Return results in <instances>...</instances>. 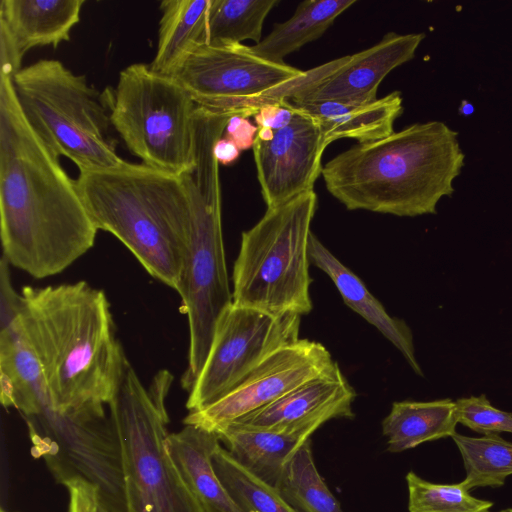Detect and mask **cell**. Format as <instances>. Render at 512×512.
<instances>
[{
    "mask_svg": "<svg viewBox=\"0 0 512 512\" xmlns=\"http://www.w3.org/2000/svg\"><path fill=\"white\" fill-rule=\"evenodd\" d=\"M84 0H2L0 2V75L13 77L32 48L70 40Z\"/></svg>",
    "mask_w": 512,
    "mask_h": 512,
    "instance_id": "cell-16",
    "label": "cell"
},
{
    "mask_svg": "<svg viewBox=\"0 0 512 512\" xmlns=\"http://www.w3.org/2000/svg\"><path fill=\"white\" fill-rule=\"evenodd\" d=\"M75 181L96 228L114 235L152 277L178 292L192 227L183 175L126 161L79 171Z\"/></svg>",
    "mask_w": 512,
    "mask_h": 512,
    "instance_id": "cell-4",
    "label": "cell"
},
{
    "mask_svg": "<svg viewBox=\"0 0 512 512\" xmlns=\"http://www.w3.org/2000/svg\"><path fill=\"white\" fill-rule=\"evenodd\" d=\"M24 419L32 456L44 460L57 483L88 481L108 512H128L122 450L108 408L62 413L48 404Z\"/></svg>",
    "mask_w": 512,
    "mask_h": 512,
    "instance_id": "cell-10",
    "label": "cell"
},
{
    "mask_svg": "<svg viewBox=\"0 0 512 512\" xmlns=\"http://www.w3.org/2000/svg\"><path fill=\"white\" fill-rule=\"evenodd\" d=\"M112 127L146 166L175 175L193 165L197 104L173 78L134 63L106 93Z\"/></svg>",
    "mask_w": 512,
    "mask_h": 512,
    "instance_id": "cell-9",
    "label": "cell"
},
{
    "mask_svg": "<svg viewBox=\"0 0 512 512\" xmlns=\"http://www.w3.org/2000/svg\"><path fill=\"white\" fill-rule=\"evenodd\" d=\"M286 103L316 121L326 146L338 139L366 143L389 136L394 132L395 120L403 112V98L399 91L370 102Z\"/></svg>",
    "mask_w": 512,
    "mask_h": 512,
    "instance_id": "cell-18",
    "label": "cell"
},
{
    "mask_svg": "<svg viewBox=\"0 0 512 512\" xmlns=\"http://www.w3.org/2000/svg\"><path fill=\"white\" fill-rule=\"evenodd\" d=\"M0 399L23 417L49 396L41 366L24 337L20 324L0 334Z\"/></svg>",
    "mask_w": 512,
    "mask_h": 512,
    "instance_id": "cell-24",
    "label": "cell"
},
{
    "mask_svg": "<svg viewBox=\"0 0 512 512\" xmlns=\"http://www.w3.org/2000/svg\"><path fill=\"white\" fill-rule=\"evenodd\" d=\"M458 423L483 435L512 433V413L491 405L484 394L460 398L456 402Z\"/></svg>",
    "mask_w": 512,
    "mask_h": 512,
    "instance_id": "cell-31",
    "label": "cell"
},
{
    "mask_svg": "<svg viewBox=\"0 0 512 512\" xmlns=\"http://www.w3.org/2000/svg\"><path fill=\"white\" fill-rule=\"evenodd\" d=\"M305 71L253 54L247 45H199L172 76L201 107L254 116L280 103Z\"/></svg>",
    "mask_w": 512,
    "mask_h": 512,
    "instance_id": "cell-11",
    "label": "cell"
},
{
    "mask_svg": "<svg viewBox=\"0 0 512 512\" xmlns=\"http://www.w3.org/2000/svg\"><path fill=\"white\" fill-rule=\"evenodd\" d=\"M452 439L460 451L466 471L462 482L469 490L499 488L512 475V442L498 434L469 437L456 433Z\"/></svg>",
    "mask_w": 512,
    "mask_h": 512,
    "instance_id": "cell-28",
    "label": "cell"
},
{
    "mask_svg": "<svg viewBox=\"0 0 512 512\" xmlns=\"http://www.w3.org/2000/svg\"><path fill=\"white\" fill-rule=\"evenodd\" d=\"M278 0H211L206 44H242L261 41L262 28Z\"/></svg>",
    "mask_w": 512,
    "mask_h": 512,
    "instance_id": "cell-27",
    "label": "cell"
},
{
    "mask_svg": "<svg viewBox=\"0 0 512 512\" xmlns=\"http://www.w3.org/2000/svg\"><path fill=\"white\" fill-rule=\"evenodd\" d=\"M0 512H7V511H6V510H4V509H1V511H0Z\"/></svg>",
    "mask_w": 512,
    "mask_h": 512,
    "instance_id": "cell-38",
    "label": "cell"
},
{
    "mask_svg": "<svg viewBox=\"0 0 512 512\" xmlns=\"http://www.w3.org/2000/svg\"><path fill=\"white\" fill-rule=\"evenodd\" d=\"M337 365L324 345L299 339L271 354L219 400L189 412L183 423L216 433Z\"/></svg>",
    "mask_w": 512,
    "mask_h": 512,
    "instance_id": "cell-13",
    "label": "cell"
},
{
    "mask_svg": "<svg viewBox=\"0 0 512 512\" xmlns=\"http://www.w3.org/2000/svg\"><path fill=\"white\" fill-rule=\"evenodd\" d=\"M297 111L285 102L268 104L261 107L254 115L258 128L279 130L289 125Z\"/></svg>",
    "mask_w": 512,
    "mask_h": 512,
    "instance_id": "cell-34",
    "label": "cell"
},
{
    "mask_svg": "<svg viewBox=\"0 0 512 512\" xmlns=\"http://www.w3.org/2000/svg\"><path fill=\"white\" fill-rule=\"evenodd\" d=\"M309 257L333 281L344 303L373 325L402 353L414 372L423 376L409 326L402 319L390 316L361 279L336 258L313 232L309 237Z\"/></svg>",
    "mask_w": 512,
    "mask_h": 512,
    "instance_id": "cell-19",
    "label": "cell"
},
{
    "mask_svg": "<svg viewBox=\"0 0 512 512\" xmlns=\"http://www.w3.org/2000/svg\"><path fill=\"white\" fill-rule=\"evenodd\" d=\"M424 38V33L389 32L370 48L305 71L294 91L282 101L290 104L374 101L382 80L393 69L413 59Z\"/></svg>",
    "mask_w": 512,
    "mask_h": 512,
    "instance_id": "cell-14",
    "label": "cell"
},
{
    "mask_svg": "<svg viewBox=\"0 0 512 512\" xmlns=\"http://www.w3.org/2000/svg\"><path fill=\"white\" fill-rule=\"evenodd\" d=\"M355 0H305L286 21L275 23L271 32L249 50L265 60L283 64L284 58L320 38L335 19Z\"/></svg>",
    "mask_w": 512,
    "mask_h": 512,
    "instance_id": "cell-25",
    "label": "cell"
},
{
    "mask_svg": "<svg viewBox=\"0 0 512 512\" xmlns=\"http://www.w3.org/2000/svg\"><path fill=\"white\" fill-rule=\"evenodd\" d=\"M458 132L441 121L415 123L358 143L322 167L328 192L348 210L395 216L435 214L465 164Z\"/></svg>",
    "mask_w": 512,
    "mask_h": 512,
    "instance_id": "cell-3",
    "label": "cell"
},
{
    "mask_svg": "<svg viewBox=\"0 0 512 512\" xmlns=\"http://www.w3.org/2000/svg\"><path fill=\"white\" fill-rule=\"evenodd\" d=\"M99 230L75 179L27 123L12 77L0 75L2 256L36 279L61 273L94 245Z\"/></svg>",
    "mask_w": 512,
    "mask_h": 512,
    "instance_id": "cell-1",
    "label": "cell"
},
{
    "mask_svg": "<svg viewBox=\"0 0 512 512\" xmlns=\"http://www.w3.org/2000/svg\"><path fill=\"white\" fill-rule=\"evenodd\" d=\"M248 118L243 114L232 115L223 134V137L232 141L240 151L253 147L258 131V127L254 126Z\"/></svg>",
    "mask_w": 512,
    "mask_h": 512,
    "instance_id": "cell-35",
    "label": "cell"
},
{
    "mask_svg": "<svg viewBox=\"0 0 512 512\" xmlns=\"http://www.w3.org/2000/svg\"><path fill=\"white\" fill-rule=\"evenodd\" d=\"M211 0H164L160 3L157 49L150 68L172 77L188 56L206 43Z\"/></svg>",
    "mask_w": 512,
    "mask_h": 512,
    "instance_id": "cell-22",
    "label": "cell"
},
{
    "mask_svg": "<svg viewBox=\"0 0 512 512\" xmlns=\"http://www.w3.org/2000/svg\"><path fill=\"white\" fill-rule=\"evenodd\" d=\"M231 114L198 106L194 113V154L183 174L192 206V227L178 294L188 317V361L180 383L188 393L210 350L216 324L233 304L222 233L219 163L214 145Z\"/></svg>",
    "mask_w": 512,
    "mask_h": 512,
    "instance_id": "cell-5",
    "label": "cell"
},
{
    "mask_svg": "<svg viewBox=\"0 0 512 512\" xmlns=\"http://www.w3.org/2000/svg\"><path fill=\"white\" fill-rule=\"evenodd\" d=\"M499 512H512V508L503 509L500 510Z\"/></svg>",
    "mask_w": 512,
    "mask_h": 512,
    "instance_id": "cell-37",
    "label": "cell"
},
{
    "mask_svg": "<svg viewBox=\"0 0 512 512\" xmlns=\"http://www.w3.org/2000/svg\"><path fill=\"white\" fill-rule=\"evenodd\" d=\"M220 442L215 432L185 425L180 431L168 434L167 449L184 483L204 512H240L213 464Z\"/></svg>",
    "mask_w": 512,
    "mask_h": 512,
    "instance_id": "cell-20",
    "label": "cell"
},
{
    "mask_svg": "<svg viewBox=\"0 0 512 512\" xmlns=\"http://www.w3.org/2000/svg\"><path fill=\"white\" fill-rule=\"evenodd\" d=\"M276 489L295 512H344L317 470L310 439L289 460Z\"/></svg>",
    "mask_w": 512,
    "mask_h": 512,
    "instance_id": "cell-26",
    "label": "cell"
},
{
    "mask_svg": "<svg viewBox=\"0 0 512 512\" xmlns=\"http://www.w3.org/2000/svg\"><path fill=\"white\" fill-rule=\"evenodd\" d=\"M317 195L304 193L269 208L242 233L233 267V304L274 315L312 310L309 237Z\"/></svg>",
    "mask_w": 512,
    "mask_h": 512,
    "instance_id": "cell-8",
    "label": "cell"
},
{
    "mask_svg": "<svg viewBox=\"0 0 512 512\" xmlns=\"http://www.w3.org/2000/svg\"><path fill=\"white\" fill-rule=\"evenodd\" d=\"M301 316L274 315L232 304L219 318L186 408L200 410L234 389L271 354L298 341Z\"/></svg>",
    "mask_w": 512,
    "mask_h": 512,
    "instance_id": "cell-12",
    "label": "cell"
},
{
    "mask_svg": "<svg viewBox=\"0 0 512 512\" xmlns=\"http://www.w3.org/2000/svg\"><path fill=\"white\" fill-rule=\"evenodd\" d=\"M458 424L456 404L451 399L435 401H400L392 404L382 421L387 450L399 453L416 446L452 437Z\"/></svg>",
    "mask_w": 512,
    "mask_h": 512,
    "instance_id": "cell-23",
    "label": "cell"
},
{
    "mask_svg": "<svg viewBox=\"0 0 512 512\" xmlns=\"http://www.w3.org/2000/svg\"><path fill=\"white\" fill-rule=\"evenodd\" d=\"M213 464L240 512H295L275 487L245 469L221 445L213 456Z\"/></svg>",
    "mask_w": 512,
    "mask_h": 512,
    "instance_id": "cell-29",
    "label": "cell"
},
{
    "mask_svg": "<svg viewBox=\"0 0 512 512\" xmlns=\"http://www.w3.org/2000/svg\"><path fill=\"white\" fill-rule=\"evenodd\" d=\"M286 103V102H285ZM294 108V107H293ZM293 121L269 140L255 138L253 155L267 209L313 191L327 147L316 121L297 110Z\"/></svg>",
    "mask_w": 512,
    "mask_h": 512,
    "instance_id": "cell-15",
    "label": "cell"
},
{
    "mask_svg": "<svg viewBox=\"0 0 512 512\" xmlns=\"http://www.w3.org/2000/svg\"><path fill=\"white\" fill-rule=\"evenodd\" d=\"M10 264L4 256L0 261V333L7 332L19 322L21 294L13 288Z\"/></svg>",
    "mask_w": 512,
    "mask_h": 512,
    "instance_id": "cell-32",
    "label": "cell"
},
{
    "mask_svg": "<svg viewBox=\"0 0 512 512\" xmlns=\"http://www.w3.org/2000/svg\"><path fill=\"white\" fill-rule=\"evenodd\" d=\"M19 324L62 413L108 408L127 357L105 292L85 281L25 286Z\"/></svg>",
    "mask_w": 512,
    "mask_h": 512,
    "instance_id": "cell-2",
    "label": "cell"
},
{
    "mask_svg": "<svg viewBox=\"0 0 512 512\" xmlns=\"http://www.w3.org/2000/svg\"><path fill=\"white\" fill-rule=\"evenodd\" d=\"M12 84L27 123L56 156L67 157L79 171L126 162L109 134L112 123L105 96L84 75L59 60L41 59L21 68Z\"/></svg>",
    "mask_w": 512,
    "mask_h": 512,
    "instance_id": "cell-6",
    "label": "cell"
},
{
    "mask_svg": "<svg viewBox=\"0 0 512 512\" xmlns=\"http://www.w3.org/2000/svg\"><path fill=\"white\" fill-rule=\"evenodd\" d=\"M214 155L219 164L229 165L238 159L240 149L222 136L214 145Z\"/></svg>",
    "mask_w": 512,
    "mask_h": 512,
    "instance_id": "cell-36",
    "label": "cell"
},
{
    "mask_svg": "<svg viewBox=\"0 0 512 512\" xmlns=\"http://www.w3.org/2000/svg\"><path fill=\"white\" fill-rule=\"evenodd\" d=\"M356 392L337 365L332 371L288 392L271 404L235 421L260 428L314 433L335 418H353Z\"/></svg>",
    "mask_w": 512,
    "mask_h": 512,
    "instance_id": "cell-17",
    "label": "cell"
},
{
    "mask_svg": "<svg viewBox=\"0 0 512 512\" xmlns=\"http://www.w3.org/2000/svg\"><path fill=\"white\" fill-rule=\"evenodd\" d=\"M216 433L240 465L275 488L289 460L312 435L305 430L251 427L237 422Z\"/></svg>",
    "mask_w": 512,
    "mask_h": 512,
    "instance_id": "cell-21",
    "label": "cell"
},
{
    "mask_svg": "<svg viewBox=\"0 0 512 512\" xmlns=\"http://www.w3.org/2000/svg\"><path fill=\"white\" fill-rule=\"evenodd\" d=\"M406 482L409 512H490L493 506L492 501L472 496L462 481L436 484L410 471Z\"/></svg>",
    "mask_w": 512,
    "mask_h": 512,
    "instance_id": "cell-30",
    "label": "cell"
},
{
    "mask_svg": "<svg viewBox=\"0 0 512 512\" xmlns=\"http://www.w3.org/2000/svg\"><path fill=\"white\" fill-rule=\"evenodd\" d=\"M172 374L160 370L145 387L126 359L108 405L122 450L128 512H204L167 449L166 399Z\"/></svg>",
    "mask_w": 512,
    "mask_h": 512,
    "instance_id": "cell-7",
    "label": "cell"
},
{
    "mask_svg": "<svg viewBox=\"0 0 512 512\" xmlns=\"http://www.w3.org/2000/svg\"><path fill=\"white\" fill-rule=\"evenodd\" d=\"M69 495L68 512H108L97 487L83 479L64 484Z\"/></svg>",
    "mask_w": 512,
    "mask_h": 512,
    "instance_id": "cell-33",
    "label": "cell"
}]
</instances>
